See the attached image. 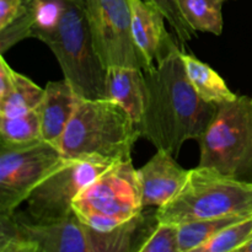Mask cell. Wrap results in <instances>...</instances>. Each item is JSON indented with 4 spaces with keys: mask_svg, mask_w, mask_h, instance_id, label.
I'll return each instance as SVG.
<instances>
[{
    "mask_svg": "<svg viewBox=\"0 0 252 252\" xmlns=\"http://www.w3.org/2000/svg\"><path fill=\"white\" fill-rule=\"evenodd\" d=\"M147 103L140 134L157 149L174 157L186 140L198 139L216 115L217 106L202 100L189 83L182 52L175 44L157 65L144 71Z\"/></svg>",
    "mask_w": 252,
    "mask_h": 252,
    "instance_id": "obj_1",
    "label": "cell"
},
{
    "mask_svg": "<svg viewBox=\"0 0 252 252\" xmlns=\"http://www.w3.org/2000/svg\"><path fill=\"white\" fill-rule=\"evenodd\" d=\"M139 137V127L115 101L79 98L58 149L65 159L100 157L122 161L130 159Z\"/></svg>",
    "mask_w": 252,
    "mask_h": 252,
    "instance_id": "obj_2",
    "label": "cell"
},
{
    "mask_svg": "<svg viewBox=\"0 0 252 252\" xmlns=\"http://www.w3.org/2000/svg\"><path fill=\"white\" fill-rule=\"evenodd\" d=\"M229 216H252V182L203 166L189 170L184 186L155 213L174 225Z\"/></svg>",
    "mask_w": 252,
    "mask_h": 252,
    "instance_id": "obj_3",
    "label": "cell"
},
{
    "mask_svg": "<svg viewBox=\"0 0 252 252\" xmlns=\"http://www.w3.org/2000/svg\"><path fill=\"white\" fill-rule=\"evenodd\" d=\"M37 39L53 52L64 79L80 98H106V73L91 33L86 9L66 1L58 25Z\"/></svg>",
    "mask_w": 252,
    "mask_h": 252,
    "instance_id": "obj_4",
    "label": "cell"
},
{
    "mask_svg": "<svg viewBox=\"0 0 252 252\" xmlns=\"http://www.w3.org/2000/svg\"><path fill=\"white\" fill-rule=\"evenodd\" d=\"M197 140L198 166L252 182V97L238 96L217 106L213 120Z\"/></svg>",
    "mask_w": 252,
    "mask_h": 252,
    "instance_id": "obj_5",
    "label": "cell"
},
{
    "mask_svg": "<svg viewBox=\"0 0 252 252\" xmlns=\"http://www.w3.org/2000/svg\"><path fill=\"white\" fill-rule=\"evenodd\" d=\"M142 192L132 159L111 165L73 202L79 220L95 230H111L143 213Z\"/></svg>",
    "mask_w": 252,
    "mask_h": 252,
    "instance_id": "obj_6",
    "label": "cell"
},
{
    "mask_svg": "<svg viewBox=\"0 0 252 252\" xmlns=\"http://www.w3.org/2000/svg\"><path fill=\"white\" fill-rule=\"evenodd\" d=\"M0 149V214H9L66 161L56 145L38 140Z\"/></svg>",
    "mask_w": 252,
    "mask_h": 252,
    "instance_id": "obj_7",
    "label": "cell"
},
{
    "mask_svg": "<svg viewBox=\"0 0 252 252\" xmlns=\"http://www.w3.org/2000/svg\"><path fill=\"white\" fill-rule=\"evenodd\" d=\"M117 161L100 157L66 159V161L43 182L29 198L27 211L36 221H56L73 216V202L79 193Z\"/></svg>",
    "mask_w": 252,
    "mask_h": 252,
    "instance_id": "obj_8",
    "label": "cell"
},
{
    "mask_svg": "<svg viewBox=\"0 0 252 252\" xmlns=\"http://www.w3.org/2000/svg\"><path fill=\"white\" fill-rule=\"evenodd\" d=\"M85 9L96 51L106 68L149 69L133 38L128 0H86Z\"/></svg>",
    "mask_w": 252,
    "mask_h": 252,
    "instance_id": "obj_9",
    "label": "cell"
},
{
    "mask_svg": "<svg viewBox=\"0 0 252 252\" xmlns=\"http://www.w3.org/2000/svg\"><path fill=\"white\" fill-rule=\"evenodd\" d=\"M137 172L143 208L164 206L180 191L189 176V170L180 166L174 155L162 149H157V154Z\"/></svg>",
    "mask_w": 252,
    "mask_h": 252,
    "instance_id": "obj_10",
    "label": "cell"
},
{
    "mask_svg": "<svg viewBox=\"0 0 252 252\" xmlns=\"http://www.w3.org/2000/svg\"><path fill=\"white\" fill-rule=\"evenodd\" d=\"M17 216L37 252H90L86 225L75 214L56 221H30Z\"/></svg>",
    "mask_w": 252,
    "mask_h": 252,
    "instance_id": "obj_11",
    "label": "cell"
},
{
    "mask_svg": "<svg viewBox=\"0 0 252 252\" xmlns=\"http://www.w3.org/2000/svg\"><path fill=\"white\" fill-rule=\"evenodd\" d=\"M132 17V33L135 44L149 69L176 44L165 29V16L147 0H128Z\"/></svg>",
    "mask_w": 252,
    "mask_h": 252,
    "instance_id": "obj_12",
    "label": "cell"
},
{
    "mask_svg": "<svg viewBox=\"0 0 252 252\" xmlns=\"http://www.w3.org/2000/svg\"><path fill=\"white\" fill-rule=\"evenodd\" d=\"M79 98L65 79L47 83L43 100L39 106L42 140L58 148Z\"/></svg>",
    "mask_w": 252,
    "mask_h": 252,
    "instance_id": "obj_13",
    "label": "cell"
},
{
    "mask_svg": "<svg viewBox=\"0 0 252 252\" xmlns=\"http://www.w3.org/2000/svg\"><path fill=\"white\" fill-rule=\"evenodd\" d=\"M144 70L134 66H108L106 73V98L122 106L139 127L147 103Z\"/></svg>",
    "mask_w": 252,
    "mask_h": 252,
    "instance_id": "obj_14",
    "label": "cell"
},
{
    "mask_svg": "<svg viewBox=\"0 0 252 252\" xmlns=\"http://www.w3.org/2000/svg\"><path fill=\"white\" fill-rule=\"evenodd\" d=\"M147 229L145 217L139 214L132 220L111 230H95L86 225L90 252H121L138 251L148 234H142Z\"/></svg>",
    "mask_w": 252,
    "mask_h": 252,
    "instance_id": "obj_15",
    "label": "cell"
},
{
    "mask_svg": "<svg viewBox=\"0 0 252 252\" xmlns=\"http://www.w3.org/2000/svg\"><path fill=\"white\" fill-rule=\"evenodd\" d=\"M182 62L192 88L202 100L213 105H220L238 97V95L230 91L221 76L208 64L184 52H182Z\"/></svg>",
    "mask_w": 252,
    "mask_h": 252,
    "instance_id": "obj_16",
    "label": "cell"
},
{
    "mask_svg": "<svg viewBox=\"0 0 252 252\" xmlns=\"http://www.w3.org/2000/svg\"><path fill=\"white\" fill-rule=\"evenodd\" d=\"M0 144L5 147H22L41 138L39 107L19 116H0Z\"/></svg>",
    "mask_w": 252,
    "mask_h": 252,
    "instance_id": "obj_17",
    "label": "cell"
},
{
    "mask_svg": "<svg viewBox=\"0 0 252 252\" xmlns=\"http://www.w3.org/2000/svg\"><path fill=\"white\" fill-rule=\"evenodd\" d=\"M12 76L14 85L11 91L0 100V116L12 117L38 108L43 100L44 89L15 70Z\"/></svg>",
    "mask_w": 252,
    "mask_h": 252,
    "instance_id": "obj_18",
    "label": "cell"
},
{
    "mask_svg": "<svg viewBox=\"0 0 252 252\" xmlns=\"http://www.w3.org/2000/svg\"><path fill=\"white\" fill-rule=\"evenodd\" d=\"M223 2L224 0H179L182 16L194 31L216 36L223 31Z\"/></svg>",
    "mask_w": 252,
    "mask_h": 252,
    "instance_id": "obj_19",
    "label": "cell"
},
{
    "mask_svg": "<svg viewBox=\"0 0 252 252\" xmlns=\"http://www.w3.org/2000/svg\"><path fill=\"white\" fill-rule=\"evenodd\" d=\"M244 218L246 217L229 216L180 224L177 225L180 252H196L197 249L208 243L221 229Z\"/></svg>",
    "mask_w": 252,
    "mask_h": 252,
    "instance_id": "obj_20",
    "label": "cell"
},
{
    "mask_svg": "<svg viewBox=\"0 0 252 252\" xmlns=\"http://www.w3.org/2000/svg\"><path fill=\"white\" fill-rule=\"evenodd\" d=\"M252 238V216L229 224L196 252H239Z\"/></svg>",
    "mask_w": 252,
    "mask_h": 252,
    "instance_id": "obj_21",
    "label": "cell"
},
{
    "mask_svg": "<svg viewBox=\"0 0 252 252\" xmlns=\"http://www.w3.org/2000/svg\"><path fill=\"white\" fill-rule=\"evenodd\" d=\"M0 252H37L15 212L0 214Z\"/></svg>",
    "mask_w": 252,
    "mask_h": 252,
    "instance_id": "obj_22",
    "label": "cell"
},
{
    "mask_svg": "<svg viewBox=\"0 0 252 252\" xmlns=\"http://www.w3.org/2000/svg\"><path fill=\"white\" fill-rule=\"evenodd\" d=\"M139 252H180L177 225L158 221L142 243Z\"/></svg>",
    "mask_w": 252,
    "mask_h": 252,
    "instance_id": "obj_23",
    "label": "cell"
},
{
    "mask_svg": "<svg viewBox=\"0 0 252 252\" xmlns=\"http://www.w3.org/2000/svg\"><path fill=\"white\" fill-rule=\"evenodd\" d=\"M158 7L164 14L170 26L176 32L177 38L181 42H189L196 34V31L186 22L180 10L179 0H147Z\"/></svg>",
    "mask_w": 252,
    "mask_h": 252,
    "instance_id": "obj_24",
    "label": "cell"
},
{
    "mask_svg": "<svg viewBox=\"0 0 252 252\" xmlns=\"http://www.w3.org/2000/svg\"><path fill=\"white\" fill-rule=\"evenodd\" d=\"M27 10V0H0V30L16 21Z\"/></svg>",
    "mask_w": 252,
    "mask_h": 252,
    "instance_id": "obj_25",
    "label": "cell"
},
{
    "mask_svg": "<svg viewBox=\"0 0 252 252\" xmlns=\"http://www.w3.org/2000/svg\"><path fill=\"white\" fill-rule=\"evenodd\" d=\"M14 70L7 65L4 57H0V100L11 91L14 85Z\"/></svg>",
    "mask_w": 252,
    "mask_h": 252,
    "instance_id": "obj_26",
    "label": "cell"
},
{
    "mask_svg": "<svg viewBox=\"0 0 252 252\" xmlns=\"http://www.w3.org/2000/svg\"><path fill=\"white\" fill-rule=\"evenodd\" d=\"M239 252H252V238H251V240L246 244V245H244L243 248L239 250Z\"/></svg>",
    "mask_w": 252,
    "mask_h": 252,
    "instance_id": "obj_27",
    "label": "cell"
},
{
    "mask_svg": "<svg viewBox=\"0 0 252 252\" xmlns=\"http://www.w3.org/2000/svg\"><path fill=\"white\" fill-rule=\"evenodd\" d=\"M65 1L73 2V4H76L79 5V6H83V7L86 6V0H65Z\"/></svg>",
    "mask_w": 252,
    "mask_h": 252,
    "instance_id": "obj_28",
    "label": "cell"
}]
</instances>
